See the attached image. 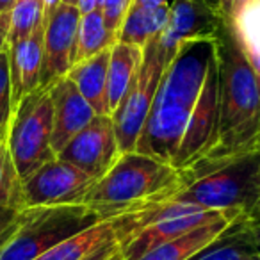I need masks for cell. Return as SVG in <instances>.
<instances>
[{
    "label": "cell",
    "instance_id": "603a6c76",
    "mask_svg": "<svg viewBox=\"0 0 260 260\" xmlns=\"http://www.w3.org/2000/svg\"><path fill=\"white\" fill-rule=\"evenodd\" d=\"M0 205L23 210V182L6 143H0Z\"/></svg>",
    "mask_w": 260,
    "mask_h": 260
},
{
    "label": "cell",
    "instance_id": "d4e9b609",
    "mask_svg": "<svg viewBox=\"0 0 260 260\" xmlns=\"http://www.w3.org/2000/svg\"><path fill=\"white\" fill-rule=\"evenodd\" d=\"M132 2H134V0H104L102 11H104L105 27H107L109 32L114 34L116 38H118L121 23H123V20H125Z\"/></svg>",
    "mask_w": 260,
    "mask_h": 260
},
{
    "label": "cell",
    "instance_id": "3957f363",
    "mask_svg": "<svg viewBox=\"0 0 260 260\" xmlns=\"http://www.w3.org/2000/svg\"><path fill=\"white\" fill-rule=\"evenodd\" d=\"M184 187V173L173 164L128 152L121 153L112 170L91 187L84 203L107 221L164 203Z\"/></svg>",
    "mask_w": 260,
    "mask_h": 260
},
{
    "label": "cell",
    "instance_id": "74e56055",
    "mask_svg": "<svg viewBox=\"0 0 260 260\" xmlns=\"http://www.w3.org/2000/svg\"><path fill=\"white\" fill-rule=\"evenodd\" d=\"M248 260H260V253H258V251H256V253H253V255L249 256Z\"/></svg>",
    "mask_w": 260,
    "mask_h": 260
},
{
    "label": "cell",
    "instance_id": "d6a6232c",
    "mask_svg": "<svg viewBox=\"0 0 260 260\" xmlns=\"http://www.w3.org/2000/svg\"><path fill=\"white\" fill-rule=\"evenodd\" d=\"M16 2H18V0H0V15H4V13H11Z\"/></svg>",
    "mask_w": 260,
    "mask_h": 260
},
{
    "label": "cell",
    "instance_id": "4dcf8cb0",
    "mask_svg": "<svg viewBox=\"0 0 260 260\" xmlns=\"http://www.w3.org/2000/svg\"><path fill=\"white\" fill-rule=\"evenodd\" d=\"M249 228H251L253 239H255L256 251L260 253V221L256 217H249Z\"/></svg>",
    "mask_w": 260,
    "mask_h": 260
},
{
    "label": "cell",
    "instance_id": "836d02e7",
    "mask_svg": "<svg viewBox=\"0 0 260 260\" xmlns=\"http://www.w3.org/2000/svg\"><path fill=\"white\" fill-rule=\"evenodd\" d=\"M45 2V9H47V15H50L54 9H57L62 4V0H43Z\"/></svg>",
    "mask_w": 260,
    "mask_h": 260
},
{
    "label": "cell",
    "instance_id": "4316f807",
    "mask_svg": "<svg viewBox=\"0 0 260 260\" xmlns=\"http://www.w3.org/2000/svg\"><path fill=\"white\" fill-rule=\"evenodd\" d=\"M18 214H20V209L0 205V239H2V235L8 232V228L11 226L13 221L16 219V216H18Z\"/></svg>",
    "mask_w": 260,
    "mask_h": 260
},
{
    "label": "cell",
    "instance_id": "7a4b0ae2",
    "mask_svg": "<svg viewBox=\"0 0 260 260\" xmlns=\"http://www.w3.org/2000/svg\"><path fill=\"white\" fill-rule=\"evenodd\" d=\"M216 50L217 36L187 41L178 48L164 70L136 152L173 162Z\"/></svg>",
    "mask_w": 260,
    "mask_h": 260
},
{
    "label": "cell",
    "instance_id": "cb8c5ba5",
    "mask_svg": "<svg viewBox=\"0 0 260 260\" xmlns=\"http://www.w3.org/2000/svg\"><path fill=\"white\" fill-rule=\"evenodd\" d=\"M15 112L16 109H15V100H13L9 54H8V48H6L0 54V143H8Z\"/></svg>",
    "mask_w": 260,
    "mask_h": 260
},
{
    "label": "cell",
    "instance_id": "8d00e7d4",
    "mask_svg": "<svg viewBox=\"0 0 260 260\" xmlns=\"http://www.w3.org/2000/svg\"><path fill=\"white\" fill-rule=\"evenodd\" d=\"M62 4H70V6H77L79 0H62Z\"/></svg>",
    "mask_w": 260,
    "mask_h": 260
},
{
    "label": "cell",
    "instance_id": "44dd1931",
    "mask_svg": "<svg viewBox=\"0 0 260 260\" xmlns=\"http://www.w3.org/2000/svg\"><path fill=\"white\" fill-rule=\"evenodd\" d=\"M118 43V38L111 34L105 27V18L102 9H94L91 13L80 16L79 29L75 41V62L89 59L100 52L112 48ZM73 62V64H75Z\"/></svg>",
    "mask_w": 260,
    "mask_h": 260
},
{
    "label": "cell",
    "instance_id": "1f68e13d",
    "mask_svg": "<svg viewBox=\"0 0 260 260\" xmlns=\"http://www.w3.org/2000/svg\"><path fill=\"white\" fill-rule=\"evenodd\" d=\"M134 2L146 6V8H166V6H171L170 0H134Z\"/></svg>",
    "mask_w": 260,
    "mask_h": 260
},
{
    "label": "cell",
    "instance_id": "7c38bea8",
    "mask_svg": "<svg viewBox=\"0 0 260 260\" xmlns=\"http://www.w3.org/2000/svg\"><path fill=\"white\" fill-rule=\"evenodd\" d=\"M223 25V16L203 0H173L170 18L159 34V47L170 62L184 43L200 38H216Z\"/></svg>",
    "mask_w": 260,
    "mask_h": 260
},
{
    "label": "cell",
    "instance_id": "d590c367",
    "mask_svg": "<svg viewBox=\"0 0 260 260\" xmlns=\"http://www.w3.org/2000/svg\"><path fill=\"white\" fill-rule=\"evenodd\" d=\"M107 260H125V258H123L121 251H119V249H116V251H114V253H112V255H111V256H109V258H107Z\"/></svg>",
    "mask_w": 260,
    "mask_h": 260
},
{
    "label": "cell",
    "instance_id": "2e32d148",
    "mask_svg": "<svg viewBox=\"0 0 260 260\" xmlns=\"http://www.w3.org/2000/svg\"><path fill=\"white\" fill-rule=\"evenodd\" d=\"M143 59V48L126 43H116L112 47L107 70V111L114 114L119 107L126 89L130 87Z\"/></svg>",
    "mask_w": 260,
    "mask_h": 260
},
{
    "label": "cell",
    "instance_id": "e575fe53",
    "mask_svg": "<svg viewBox=\"0 0 260 260\" xmlns=\"http://www.w3.org/2000/svg\"><path fill=\"white\" fill-rule=\"evenodd\" d=\"M203 2H205L207 6H210L212 9H216L217 13H221V0H203Z\"/></svg>",
    "mask_w": 260,
    "mask_h": 260
},
{
    "label": "cell",
    "instance_id": "9a60e30c",
    "mask_svg": "<svg viewBox=\"0 0 260 260\" xmlns=\"http://www.w3.org/2000/svg\"><path fill=\"white\" fill-rule=\"evenodd\" d=\"M112 48L100 52L89 59L79 61L68 72V79L77 86L82 96L91 104L96 116L109 114L107 111V70ZM111 116V114H109Z\"/></svg>",
    "mask_w": 260,
    "mask_h": 260
},
{
    "label": "cell",
    "instance_id": "e0dca14e",
    "mask_svg": "<svg viewBox=\"0 0 260 260\" xmlns=\"http://www.w3.org/2000/svg\"><path fill=\"white\" fill-rule=\"evenodd\" d=\"M253 253H256V246L249 228V217H239L189 260H248Z\"/></svg>",
    "mask_w": 260,
    "mask_h": 260
},
{
    "label": "cell",
    "instance_id": "f35d334b",
    "mask_svg": "<svg viewBox=\"0 0 260 260\" xmlns=\"http://www.w3.org/2000/svg\"><path fill=\"white\" fill-rule=\"evenodd\" d=\"M258 214H260V203H258Z\"/></svg>",
    "mask_w": 260,
    "mask_h": 260
},
{
    "label": "cell",
    "instance_id": "484cf974",
    "mask_svg": "<svg viewBox=\"0 0 260 260\" xmlns=\"http://www.w3.org/2000/svg\"><path fill=\"white\" fill-rule=\"evenodd\" d=\"M255 2L256 0H226L223 9H221V15H223V18L228 20V22L239 23L241 16L246 13V9L251 8Z\"/></svg>",
    "mask_w": 260,
    "mask_h": 260
},
{
    "label": "cell",
    "instance_id": "ba28073f",
    "mask_svg": "<svg viewBox=\"0 0 260 260\" xmlns=\"http://www.w3.org/2000/svg\"><path fill=\"white\" fill-rule=\"evenodd\" d=\"M217 121H219V59L216 50L202 93L185 126L178 152L171 162L177 170L187 171L214 148L217 138Z\"/></svg>",
    "mask_w": 260,
    "mask_h": 260
},
{
    "label": "cell",
    "instance_id": "f1b7e54d",
    "mask_svg": "<svg viewBox=\"0 0 260 260\" xmlns=\"http://www.w3.org/2000/svg\"><path fill=\"white\" fill-rule=\"evenodd\" d=\"M9 27H11V13L0 15V54L8 48Z\"/></svg>",
    "mask_w": 260,
    "mask_h": 260
},
{
    "label": "cell",
    "instance_id": "5bb4252c",
    "mask_svg": "<svg viewBox=\"0 0 260 260\" xmlns=\"http://www.w3.org/2000/svg\"><path fill=\"white\" fill-rule=\"evenodd\" d=\"M45 25H47V22L41 27H38L29 38L15 45H8L15 109L18 107L20 102L27 94H30L40 87L41 64H43Z\"/></svg>",
    "mask_w": 260,
    "mask_h": 260
},
{
    "label": "cell",
    "instance_id": "8fae6325",
    "mask_svg": "<svg viewBox=\"0 0 260 260\" xmlns=\"http://www.w3.org/2000/svg\"><path fill=\"white\" fill-rule=\"evenodd\" d=\"M80 16L79 8L70 4H61L47 15L40 79L41 89H50L72 70L75 62V41Z\"/></svg>",
    "mask_w": 260,
    "mask_h": 260
},
{
    "label": "cell",
    "instance_id": "8992f818",
    "mask_svg": "<svg viewBox=\"0 0 260 260\" xmlns=\"http://www.w3.org/2000/svg\"><path fill=\"white\" fill-rule=\"evenodd\" d=\"M54 132V102L50 89L38 87L27 94L13 116L8 148L22 182L50 160L57 159L52 146Z\"/></svg>",
    "mask_w": 260,
    "mask_h": 260
},
{
    "label": "cell",
    "instance_id": "ffe728a7",
    "mask_svg": "<svg viewBox=\"0 0 260 260\" xmlns=\"http://www.w3.org/2000/svg\"><path fill=\"white\" fill-rule=\"evenodd\" d=\"M112 239H116V219L102 221L54 246L36 260H82Z\"/></svg>",
    "mask_w": 260,
    "mask_h": 260
},
{
    "label": "cell",
    "instance_id": "f546056e",
    "mask_svg": "<svg viewBox=\"0 0 260 260\" xmlns=\"http://www.w3.org/2000/svg\"><path fill=\"white\" fill-rule=\"evenodd\" d=\"M102 6H104V0H79L77 8H79L80 15H86L94 9H102Z\"/></svg>",
    "mask_w": 260,
    "mask_h": 260
},
{
    "label": "cell",
    "instance_id": "30bf717a",
    "mask_svg": "<svg viewBox=\"0 0 260 260\" xmlns=\"http://www.w3.org/2000/svg\"><path fill=\"white\" fill-rule=\"evenodd\" d=\"M57 157L100 180L121 157L112 116H94L89 125L57 153Z\"/></svg>",
    "mask_w": 260,
    "mask_h": 260
},
{
    "label": "cell",
    "instance_id": "6da1fadb",
    "mask_svg": "<svg viewBox=\"0 0 260 260\" xmlns=\"http://www.w3.org/2000/svg\"><path fill=\"white\" fill-rule=\"evenodd\" d=\"M219 121L214 148L184 173L185 185L198 175L260 148V79L249 62L235 23L223 18L217 32Z\"/></svg>",
    "mask_w": 260,
    "mask_h": 260
},
{
    "label": "cell",
    "instance_id": "277c9868",
    "mask_svg": "<svg viewBox=\"0 0 260 260\" xmlns=\"http://www.w3.org/2000/svg\"><path fill=\"white\" fill-rule=\"evenodd\" d=\"M96 209L86 203L27 207L0 239V260H36L62 241L102 223Z\"/></svg>",
    "mask_w": 260,
    "mask_h": 260
},
{
    "label": "cell",
    "instance_id": "ac0fdd59",
    "mask_svg": "<svg viewBox=\"0 0 260 260\" xmlns=\"http://www.w3.org/2000/svg\"><path fill=\"white\" fill-rule=\"evenodd\" d=\"M168 18H170V6H166V8H146L138 2H132L121 23V29H119L118 43L145 48L153 38L162 32Z\"/></svg>",
    "mask_w": 260,
    "mask_h": 260
},
{
    "label": "cell",
    "instance_id": "83f0119b",
    "mask_svg": "<svg viewBox=\"0 0 260 260\" xmlns=\"http://www.w3.org/2000/svg\"><path fill=\"white\" fill-rule=\"evenodd\" d=\"M116 249H119V244H118L116 239H112V241L105 242L104 246H100L98 249H94L91 255H87L86 258H82V260H107L109 256L116 251Z\"/></svg>",
    "mask_w": 260,
    "mask_h": 260
},
{
    "label": "cell",
    "instance_id": "4fadbf2b",
    "mask_svg": "<svg viewBox=\"0 0 260 260\" xmlns=\"http://www.w3.org/2000/svg\"><path fill=\"white\" fill-rule=\"evenodd\" d=\"M50 96L54 102L52 146L55 153H59L80 130L89 125L96 112L68 77H62L50 87Z\"/></svg>",
    "mask_w": 260,
    "mask_h": 260
},
{
    "label": "cell",
    "instance_id": "d6986e66",
    "mask_svg": "<svg viewBox=\"0 0 260 260\" xmlns=\"http://www.w3.org/2000/svg\"><path fill=\"white\" fill-rule=\"evenodd\" d=\"M235 219H221L216 223L205 224L196 230H191L180 237L173 239L170 242L157 246L155 249L143 255L139 260H189L194 256L200 249L209 246L214 239H217Z\"/></svg>",
    "mask_w": 260,
    "mask_h": 260
},
{
    "label": "cell",
    "instance_id": "9c48e42d",
    "mask_svg": "<svg viewBox=\"0 0 260 260\" xmlns=\"http://www.w3.org/2000/svg\"><path fill=\"white\" fill-rule=\"evenodd\" d=\"M96 182L86 171L57 157L23 182V205L27 209L84 203Z\"/></svg>",
    "mask_w": 260,
    "mask_h": 260
},
{
    "label": "cell",
    "instance_id": "ab89813d",
    "mask_svg": "<svg viewBox=\"0 0 260 260\" xmlns=\"http://www.w3.org/2000/svg\"><path fill=\"white\" fill-rule=\"evenodd\" d=\"M256 2H260V0H256Z\"/></svg>",
    "mask_w": 260,
    "mask_h": 260
},
{
    "label": "cell",
    "instance_id": "52a82bcc",
    "mask_svg": "<svg viewBox=\"0 0 260 260\" xmlns=\"http://www.w3.org/2000/svg\"><path fill=\"white\" fill-rule=\"evenodd\" d=\"M168 64H170V59L160 50L159 36H155L143 48V59L134 80L126 89L119 107L112 114L121 153L136 152V146L143 134L153 98Z\"/></svg>",
    "mask_w": 260,
    "mask_h": 260
},
{
    "label": "cell",
    "instance_id": "5b68a950",
    "mask_svg": "<svg viewBox=\"0 0 260 260\" xmlns=\"http://www.w3.org/2000/svg\"><path fill=\"white\" fill-rule=\"evenodd\" d=\"M170 200L255 217L260 203V148L198 175Z\"/></svg>",
    "mask_w": 260,
    "mask_h": 260
},
{
    "label": "cell",
    "instance_id": "7402d4cb",
    "mask_svg": "<svg viewBox=\"0 0 260 260\" xmlns=\"http://www.w3.org/2000/svg\"><path fill=\"white\" fill-rule=\"evenodd\" d=\"M45 22H47V9L43 0H18L11 11L8 45H15L29 38Z\"/></svg>",
    "mask_w": 260,
    "mask_h": 260
}]
</instances>
